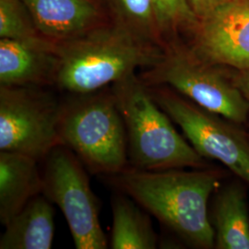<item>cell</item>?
<instances>
[{
	"mask_svg": "<svg viewBox=\"0 0 249 249\" xmlns=\"http://www.w3.org/2000/svg\"><path fill=\"white\" fill-rule=\"evenodd\" d=\"M224 171L204 169L145 171L127 167L107 177L116 189L130 196L187 246L214 249L215 234L209 201L223 183Z\"/></svg>",
	"mask_w": 249,
	"mask_h": 249,
	"instance_id": "obj_1",
	"label": "cell"
},
{
	"mask_svg": "<svg viewBox=\"0 0 249 249\" xmlns=\"http://www.w3.org/2000/svg\"><path fill=\"white\" fill-rule=\"evenodd\" d=\"M58 67L54 86L68 94H87L106 89L150 69L163 55V47L115 22L100 24L73 39L57 43Z\"/></svg>",
	"mask_w": 249,
	"mask_h": 249,
	"instance_id": "obj_2",
	"label": "cell"
},
{
	"mask_svg": "<svg viewBox=\"0 0 249 249\" xmlns=\"http://www.w3.org/2000/svg\"><path fill=\"white\" fill-rule=\"evenodd\" d=\"M111 89L124 120L129 167L158 171L213 166L179 134L136 73L118 80Z\"/></svg>",
	"mask_w": 249,
	"mask_h": 249,
	"instance_id": "obj_3",
	"label": "cell"
},
{
	"mask_svg": "<svg viewBox=\"0 0 249 249\" xmlns=\"http://www.w3.org/2000/svg\"><path fill=\"white\" fill-rule=\"evenodd\" d=\"M59 134L92 174L107 178L129 166L124 120L111 87L62 100Z\"/></svg>",
	"mask_w": 249,
	"mask_h": 249,
	"instance_id": "obj_4",
	"label": "cell"
},
{
	"mask_svg": "<svg viewBox=\"0 0 249 249\" xmlns=\"http://www.w3.org/2000/svg\"><path fill=\"white\" fill-rule=\"evenodd\" d=\"M140 78L150 86H168L234 123L249 121V103L232 82L229 69L206 62L188 45L168 42L160 61Z\"/></svg>",
	"mask_w": 249,
	"mask_h": 249,
	"instance_id": "obj_5",
	"label": "cell"
},
{
	"mask_svg": "<svg viewBox=\"0 0 249 249\" xmlns=\"http://www.w3.org/2000/svg\"><path fill=\"white\" fill-rule=\"evenodd\" d=\"M147 85V84H146ZM152 98L207 160L220 161L249 187V134L164 85H148Z\"/></svg>",
	"mask_w": 249,
	"mask_h": 249,
	"instance_id": "obj_6",
	"label": "cell"
},
{
	"mask_svg": "<svg viewBox=\"0 0 249 249\" xmlns=\"http://www.w3.org/2000/svg\"><path fill=\"white\" fill-rule=\"evenodd\" d=\"M62 101L44 87L0 85V151L43 161L62 145Z\"/></svg>",
	"mask_w": 249,
	"mask_h": 249,
	"instance_id": "obj_7",
	"label": "cell"
},
{
	"mask_svg": "<svg viewBox=\"0 0 249 249\" xmlns=\"http://www.w3.org/2000/svg\"><path fill=\"white\" fill-rule=\"evenodd\" d=\"M43 161V194L62 212L76 249H107L98 199L84 164L65 145L53 148Z\"/></svg>",
	"mask_w": 249,
	"mask_h": 249,
	"instance_id": "obj_8",
	"label": "cell"
},
{
	"mask_svg": "<svg viewBox=\"0 0 249 249\" xmlns=\"http://www.w3.org/2000/svg\"><path fill=\"white\" fill-rule=\"evenodd\" d=\"M192 32L188 46L199 58L231 70L249 67V0H227Z\"/></svg>",
	"mask_w": 249,
	"mask_h": 249,
	"instance_id": "obj_9",
	"label": "cell"
},
{
	"mask_svg": "<svg viewBox=\"0 0 249 249\" xmlns=\"http://www.w3.org/2000/svg\"><path fill=\"white\" fill-rule=\"evenodd\" d=\"M57 67L56 42L44 36L29 39L0 38V85H54Z\"/></svg>",
	"mask_w": 249,
	"mask_h": 249,
	"instance_id": "obj_10",
	"label": "cell"
},
{
	"mask_svg": "<svg viewBox=\"0 0 249 249\" xmlns=\"http://www.w3.org/2000/svg\"><path fill=\"white\" fill-rule=\"evenodd\" d=\"M38 31L53 42L73 39L98 26L102 11L95 0H21Z\"/></svg>",
	"mask_w": 249,
	"mask_h": 249,
	"instance_id": "obj_11",
	"label": "cell"
},
{
	"mask_svg": "<svg viewBox=\"0 0 249 249\" xmlns=\"http://www.w3.org/2000/svg\"><path fill=\"white\" fill-rule=\"evenodd\" d=\"M247 184L238 179L214 192L210 221L216 249H249V209Z\"/></svg>",
	"mask_w": 249,
	"mask_h": 249,
	"instance_id": "obj_12",
	"label": "cell"
},
{
	"mask_svg": "<svg viewBox=\"0 0 249 249\" xmlns=\"http://www.w3.org/2000/svg\"><path fill=\"white\" fill-rule=\"evenodd\" d=\"M38 160L20 153L0 151V222L10 220L36 196L43 194Z\"/></svg>",
	"mask_w": 249,
	"mask_h": 249,
	"instance_id": "obj_13",
	"label": "cell"
},
{
	"mask_svg": "<svg viewBox=\"0 0 249 249\" xmlns=\"http://www.w3.org/2000/svg\"><path fill=\"white\" fill-rule=\"evenodd\" d=\"M54 235L53 203L40 194L31 199L7 225L1 249H50Z\"/></svg>",
	"mask_w": 249,
	"mask_h": 249,
	"instance_id": "obj_14",
	"label": "cell"
},
{
	"mask_svg": "<svg viewBox=\"0 0 249 249\" xmlns=\"http://www.w3.org/2000/svg\"><path fill=\"white\" fill-rule=\"evenodd\" d=\"M113 226L110 248L113 249H154L159 240L149 213L133 198L119 193L112 199Z\"/></svg>",
	"mask_w": 249,
	"mask_h": 249,
	"instance_id": "obj_15",
	"label": "cell"
},
{
	"mask_svg": "<svg viewBox=\"0 0 249 249\" xmlns=\"http://www.w3.org/2000/svg\"><path fill=\"white\" fill-rule=\"evenodd\" d=\"M116 21L164 48L153 0H111Z\"/></svg>",
	"mask_w": 249,
	"mask_h": 249,
	"instance_id": "obj_16",
	"label": "cell"
},
{
	"mask_svg": "<svg viewBox=\"0 0 249 249\" xmlns=\"http://www.w3.org/2000/svg\"><path fill=\"white\" fill-rule=\"evenodd\" d=\"M43 36L21 0H0V38L29 39Z\"/></svg>",
	"mask_w": 249,
	"mask_h": 249,
	"instance_id": "obj_17",
	"label": "cell"
},
{
	"mask_svg": "<svg viewBox=\"0 0 249 249\" xmlns=\"http://www.w3.org/2000/svg\"><path fill=\"white\" fill-rule=\"evenodd\" d=\"M160 34L179 28L193 30L198 18L188 0H153Z\"/></svg>",
	"mask_w": 249,
	"mask_h": 249,
	"instance_id": "obj_18",
	"label": "cell"
},
{
	"mask_svg": "<svg viewBox=\"0 0 249 249\" xmlns=\"http://www.w3.org/2000/svg\"><path fill=\"white\" fill-rule=\"evenodd\" d=\"M229 71L232 82L249 103V67L241 70L229 69Z\"/></svg>",
	"mask_w": 249,
	"mask_h": 249,
	"instance_id": "obj_19",
	"label": "cell"
},
{
	"mask_svg": "<svg viewBox=\"0 0 249 249\" xmlns=\"http://www.w3.org/2000/svg\"><path fill=\"white\" fill-rule=\"evenodd\" d=\"M226 1L227 0H188L191 9L198 19L203 18Z\"/></svg>",
	"mask_w": 249,
	"mask_h": 249,
	"instance_id": "obj_20",
	"label": "cell"
},
{
	"mask_svg": "<svg viewBox=\"0 0 249 249\" xmlns=\"http://www.w3.org/2000/svg\"><path fill=\"white\" fill-rule=\"evenodd\" d=\"M247 125H248V127H249V121H248V123H247Z\"/></svg>",
	"mask_w": 249,
	"mask_h": 249,
	"instance_id": "obj_21",
	"label": "cell"
}]
</instances>
